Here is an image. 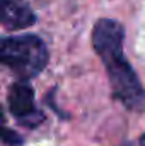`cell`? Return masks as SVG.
I'll return each mask as SVG.
<instances>
[{"label":"cell","instance_id":"obj_1","mask_svg":"<svg viewBox=\"0 0 145 146\" xmlns=\"http://www.w3.org/2000/svg\"><path fill=\"white\" fill-rule=\"evenodd\" d=\"M48 49L38 36L0 37V65L10 68L21 78H33L44 70Z\"/></svg>","mask_w":145,"mask_h":146},{"label":"cell","instance_id":"obj_2","mask_svg":"<svg viewBox=\"0 0 145 146\" xmlns=\"http://www.w3.org/2000/svg\"><path fill=\"white\" fill-rule=\"evenodd\" d=\"M108 70L113 97L119 100L128 110L144 112L145 110V88L132 65L123 54L103 61Z\"/></svg>","mask_w":145,"mask_h":146},{"label":"cell","instance_id":"obj_3","mask_svg":"<svg viewBox=\"0 0 145 146\" xmlns=\"http://www.w3.org/2000/svg\"><path fill=\"white\" fill-rule=\"evenodd\" d=\"M123 26L113 19H99L92 29V46L101 61L123 54Z\"/></svg>","mask_w":145,"mask_h":146},{"label":"cell","instance_id":"obj_4","mask_svg":"<svg viewBox=\"0 0 145 146\" xmlns=\"http://www.w3.org/2000/svg\"><path fill=\"white\" fill-rule=\"evenodd\" d=\"M9 109L10 114L22 124L34 127L43 121L41 112H38L34 107V92L33 88L24 83H14L9 90Z\"/></svg>","mask_w":145,"mask_h":146},{"label":"cell","instance_id":"obj_5","mask_svg":"<svg viewBox=\"0 0 145 146\" xmlns=\"http://www.w3.org/2000/svg\"><path fill=\"white\" fill-rule=\"evenodd\" d=\"M36 22L33 10L22 0H0V24L9 31L31 27Z\"/></svg>","mask_w":145,"mask_h":146},{"label":"cell","instance_id":"obj_6","mask_svg":"<svg viewBox=\"0 0 145 146\" xmlns=\"http://www.w3.org/2000/svg\"><path fill=\"white\" fill-rule=\"evenodd\" d=\"M0 138H2L3 143H7V145H10V146L22 145V138L17 133L10 131V129H0Z\"/></svg>","mask_w":145,"mask_h":146},{"label":"cell","instance_id":"obj_7","mask_svg":"<svg viewBox=\"0 0 145 146\" xmlns=\"http://www.w3.org/2000/svg\"><path fill=\"white\" fill-rule=\"evenodd\" d=\"M3 121V114H2V107H0V122Z\"/></svg>","mask_w":145,"mask_h":146}]
</instances>
